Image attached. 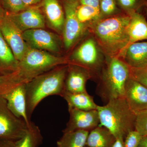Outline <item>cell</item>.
<instances>
[{"label": "cell", "instance_id": "obj_1", "mask_svg": "<svg viewBox=\"0 0 147 147\" xmlns=\"http://www.w3.org/2000/svg\"><path fill=\"white\" fill-rule=\"evenodd\" d=\"M129 15L111 16L99 19L93 25V32L98 44L110 57H121L129 45L127 28Z\"/></svg>", "mask_w": 147, "mask_h": 147}, {"label": "cell", "instance_id": "obj_2", "mask_svg": "<svg viewBox=\"0 0 147 147\" xmlns=\"http://www.w3.org/2000/svg\"><path fill=\"white\" fill-rule=\"evenodd\" d=\"M68 64L59 66L26 84L27 113L30 120L41 100L50 96H61L62 94Z\"/></svg>", "mask_w": 147, "mask_h": 147}, {"label": "cell", "instance_id": "obj_3", "mask_svg": "<svg viewBox=\"0 0 147 147\" xmlns=\"http://www.w3.org/2000/svg\"><path fill=\"white\" fill-rule=\"evenodd\" d=\"M100 124L106 127L115 138L125 139L135 130L136 114L129 108L125 98L109 100L106 105L97 107Z\"/></svg>", "mask_w": 147, "mask_h": 147}, {"label": "cell", "instance_id": "obj_4", "mask_svg": "<svg viewBox=\"0 0 147 147\" xmlns=\"http://www.w3.org/2000/svg\"><path fill=\"white\" fill-rule=\"evenodd\" d=\"M129 77L130 67L120 58L110 57L101 69L96 93L106 102L125 98V84Z\"/></svg>", "mask_w": 147, "mask_h": 147}, {"label": "cell", "instance_id": "obj_5", "mask_svg": "<svg viewBox=\"0 0 147 147\" xmlns=\"http://www.w3.org/2000/svg\"><path fill=\"white\" fill-rule=\"evenodd\" d=\"M68 59L55 56L47 51L29 47L19 61L13 79L19 84H27L35 77L59 66L68 64Z\"/></svg>", "mask_w": 147, "mask_h": 147}, {"label": "cell", "instance_id": "obj_6", "mask_svg": "<svg viewBox=\"0 0 147 147\" xmlns=\"http://www.w3.org/2000/svg\"><path fill=\"white\" fill-rule=\"evenodd\" d=\"M11 76L0 85V97L5 100L14 115L29 126L32 122L27 115L26 84H18L11 79Z\"/></svg>", "mask_w": 147, "mask_h": 147}, {"label": "cell", "instance_id": "obj_7", "mask_svg": "<svg viewBox=\"0 0 147 147\" xmlns=\"http://www.w3.org/2000/svg\"><path fill=\"white\" fill-rule=\"evenodd\" d=\"M29 126L11 111L5 100L0 97V140H19L26 134Z\"/></svg>", "mask_w": 147, "mask_h": 147}, {"label": "cell", "instance_id": "obj_8", "mask_svg": "<svg viewBox=\"0 0 147 147\" xmlns=\"http://www.w3.org/2000/svg\"><path fill=\"white\" fill-rule=\"evenodd\" d=\"M68 59L69 63L84 67L91 73L99 71L103 65L97 43L92 38H88L82 42Z\"/></svg>", "mask_w": 147, "mask_h": 147}, {"label": "cell", "instance_id": "obj_9", "mask_svg": "<svg viewBox=\"0 0 147 147\" xmlns=\"http://www.w3.org/2000/svg\"><path fill=\"white\" fill-rule=\"evenodd\" d=\"M79 2H64L65 20L63 36L65 49L69 50L82 37L86 30V25L79 22L76 15Z\"/></svg>", "mask_w": 147, "mask_h": 147}, {"label": "cell", "instance_id": "obj_10", "mask_svg": "<svg viewBox=\"0 0 147 147\" xmlns=\"http://www.w3.org/2000/svg\"><path fill=\"white\" fill-rule=\"evenodd\" d=\"M23 36L30 48L56 54L61 53L62 43L59 37L44 28L26 31L23 32Z\"/></svg>", "mask_w": 147, "mask_h": 147}, {"label": "cell", "instance_id": "obj_11", "mask_svg": "<svg viewBox=\"0 0 147 147\" xmlns=\"http://www.w3.org/2000/svg\"><path fill=\"white\" fill-rule=\"evenodd\" d=\"M0 31L16 59H23L29 47L23 36V32L6 15L0 24Z\"/></svg>", "mask_w": 147, "mask_h": 147}, {"label": "cell", "instance_id": "obj_12", "mask_svg": "<svg viewBox=\"0 0 147 147\" xmlns=\"http://www.w3.org/2000/svg\"><path fill=\"white\" fill-rule=\"evenodd\" d=\"M69 119L63 132L76 130L89 131L100 124L97 110H83L73 108L68 110Z\"/></svg>", "mask_w": 147, "mask_h": 147}, {"label": "cell", "instance_id": "obj_13", "mask_svg": "<svg viewBox=\"0 0 147 147\" xmlns=\"http://www.w3.org/2000/svg\"><path fill=\"white\" fill-rule=\"evenodd\" d=\"M6 14L23 32L28 30L45 28V16L38 5L29 7L19 13Z\"/></svg>", "mask_w": 147, "mask_h": 147}, {"label": "cell", "instance_id": "obj_14", "mask_svg": "<svg viewBox=\"0 0 147 147\" xmlns=\"http://www.w3.org/2000/svg\"><path fill=\"white\" fill-rule=\"evenodd\" d=\"M125 98L135 114L147 109V88L129 77L125 89Z\"/></svg>", "mask_w": 147, "mask_h": 147}, {"label": "cell", "instance_id": "obj_15", "mask_svg": "<svg viewBox=\"0 0 147 147\" xmlns=\"http://www.w3.org/2000/svg\"><path fill=\"white\" fill-rule=\"evenodd\" d=\"M92 76L91 72L87 69L76 65L69 63L64 89L70 92H87L86 83Z\"/></svg>", "mask_w": 147, "mask_h": 147}, {"label": "cell", "instance_id": "obj_16", "mask_svg": "<svg viewBox=\"0 0 147 147\" xmlns=\"http://www.w3.org/2000/svg\"><path fill=\"white\" fill-rule=\"evenodd\" d=\"M40 5L48 26L62 34L64 26L65 15L58 0H42Z\"/></svg>", "mask_w": 147, "mask_h": 147}, {"label": "cell", "instance_id": "obj_17", "mask_svg": "<svg viewBox=\"0 0 147 147\" xmlns=\"http://www.w3.org/2000/svg\"><path fill=\"white\" fill-rule=\"evenodd\" d=\"M121 57L131 68H146L147 41L135 42L129 44Z\"/></svg>", "mask_w": 147, "mask_h": 147}, {"label": "cell", "instance_id": "obj_18", "mask_svg": "<svg viewBox=\"0 0 147 147\" xmlns=\"http://www.w3.org/2000/svg\"><path fill=\"white\" fill-rule=\"evenodd\" d=\"M128 14L130 16L127 28L129 44L147 40V21L146 18L136 11Z\"/></svg>", "mask_w": 147, "mask_h": 147}, {"label": "cell", "instance_id": "obj_19", "mask_svg": "<svg viewBox=\"0 0 147 147\" xmlns=\"http://www.w3.org/2000/svg\"><path fill=\"white\" fill-rule=\"evenodd\" d=\"M61 96L67 102L68 110L73 108L83 110H97L98 105L87 92L73 93L64 90Z\"/></svg>", "mask_w": 147, "mask_h": 147}, {"label": "cell", "instance_id": "obj_20", "mask_svg": "<svg viewBox=\"0 0 147 147\" xmlns=\"http://www.w3.org/2000/svg\"><path fill=\"white\" fill-rule=\"evenodd\" d=\"M19 61L0 31V75H6L18 70Z\"/></svg>", "mask_w": 147, "mask_h": 147}, {"label": "cell", "instance_id": "obj_21", "mask_svg": "<svg viewBox=\"0 0 147 147\" xmlns=\"http://www.w3.org/2000/svg\"><path fill=\"white\" fill-rule=\"evenodd\" d=\"M116 138L106 127L98 125L89 131L86 142L87 147H112Z\"/></svg>", "mask_w": 147, "mask_h": 147}, {"label": "cell", "instance_id": "obj_22", "mask_svg": "<svg viewBox=\"0 0 147 147\" xmlns=\"http://www.w3.org/2000/svg\"><path fill=\"white\" fill-rule=\"evenodd\" d=\"M89 132L84 130L64 132L56 147H84Z\"/></svg>", "mask_w": 147, "mask_h": 147}, {"label": "cell", "instance_id": "obj_23", "mask_svg": "<svg viewBox=\"0 0 147 147\" xmlns=\"http://www.w3.org/2000/svg\"><path fill=\"white\" fill-rule=\"evenodd\" d=\"M43 137L38 126L31 122L24 137L15 141V147H39Z\"/></svg>", "mask_w": 147, "mask_h": 147}, {"label": "cell", "instance_id": "obj_24", "mask_svg": "<svg viewBox=\"0 0 147 147\" xmlns=\"http://www.w3.org/2000/svg\"><path fill=\"white\" fill-rule=\"evenodd\" d=\"M76 15L79 22L85 25L89 22H96L100 18L99 9L82 5L77 7Z\"/></svg>", "mask_w": 147, "mask_h": 147}, {"label": "cell", "instance_id": "obj_25", "mask_svg": "<svg viewBox=\"0 0 147 147\" xmlns=\"http://www.w3.org/2000/svg\"><path fill=\"white\" fill-rule=\"evenodd\" d=\"M3 8L7 13H19L28 8L22 0H1Z\"/></svg>", "mask_w": 147, "mask_h": 147}, {"label": "cell", "instance_id": "obj_26", "mask_svg": "<svg viewBox=\"0 0 147 147\" xmlns=\"http://www.w3.org/2000/svg\"><path fill=\"white\" fill-rule=\"evenodd\" d=\"M99 9L100 18L114 15L117 10L116 0H100Z\"/></svg>", "mask_w": 147, "mask_h": 147}, {"label": "cell", "instance_id": "obj_27", "mask_svg": "<svg viewBox=\"0 0 147 147\" xmlns=\"http://www.w3.org/2000/svg\"><path fill=\"white\" fill-rule=\"evenodd\" d=\"M135 130L142 136L147 135V109L136 114Z\"/></svg>", "mask_w": 147, "mask_h": 147}, {"label": "cell", "instance_id": "obj_28", "mask_svg": "<svg viewBox=\"0 0 147 147\" xmlns=\"http://www.w3.org/2000/svg\"><path fill=\"white\" fill-rule=\"evenodd\" d=\"M130 76L147 88V67L144 68L130 67Z\"/></svg>", "mask_w": 147, "mask_h": 147}, {"label": "cell", "instance_id": "obj_29", "mask_svg": "<svg viewBox=\"0 0 147 147\" xmlns=\"http://www.w3.org/2000/svg\"><path fill=\"white\" fill-rule=\"evenodd\" d=\"M142 136L136 130L130 131L124 141V147H137Z\"/></svg>", "mask_w": 147, "mask_h": 147}, {"label": "cell", "instance_id": "obj_30", "mask_svg": "<svg viewBox=\"0 0 147 147\" xmlns=\"http://www.w3.org/2000/svg\"><path fill=\"white\" fill-rule=\"evenodd\" d=\"M118 4L122 8L127 11L128 13L136 11L139 0H117Z\"/></svg>", "mask_w": 147, "mask_h": 147}, {"label": "cell", "instance_id": "obj_31", "mask_svg": "<svg viewBox=\"0 0 147 147\" xmlns=\"http://www.w3.org/2000/svg\"><path fill=\"white\" fill-rule=\"evenodd\" d=\"M79 2L81 5L89 6L100 10V0H79Z\"/></svg>", "mask_w": 147, "mask_h": 147}, {"label": "cell", "instance_id": "obj_32", "mask_svg": "<svg viewBox=\"0 0 147 147\" xmlns=\"http://www.w3.org/2000/svg\"><path fill=\"white\" fill-rule=\"evenodd\" d=\"M15 141L0 140V147H15Z\"/></svg>", "mask_w": 147, "mask_h": 147}, {"label": "cell", "instance_id": "obj_33", "mask_svg": "<svg viewBox=\"0 0 147 147\" xmlns=\"http://www.w3.org/2000/svg\"><path fill=\"white\" fill-rule=\"evenodd\" d=\"M27 7L38 5L42 0H22Z\"/></svg>", "mask_w": 147, "mask_h": 147}, {"label": "cell", "instance_id": "obj_34", "mask_svg": "<svg viewBox=\"0 0 147 147\" xmlns=\"http://www.w3.org/2000/svg\"><path fill=\"white\" fill-rule=\"evenodd\" d=\"M124 141L123 138H116L112 147H124Z\"/></svg>", "mask_w": 147, "mask_h": 147}, {"label": "cell", "instance_id": "obj_35", "mask_svg": "<svg viewBox=\"0 0 147 147\" xmlns=\"http://www.w3.org/2000/svg\"><path fill=\"white\" fill-rule=\"evenodd\" d=\"M137 147H147V135L142 136Z\"/></svg>", "mask_w": 147, "mask_h": 147}, {"label": "cell", "instance_id": "obj_36", "mask_svg": "<svg viewBox=\"0 0 147 147\" xmlns=\"http://www.w3.org/2000/svg\"><path fill=\"white\" fill-rule=\"evenodd\" d=\"M6 15V12L3 8L1 3V1L0 0V24L3 20Z\"/></svg>", "mask_w": 147, "mask_h": 147}, {"label": "cell", "instance_id": "obj_37", "mask_svg": "<svg viewBox=\"0 0 147 147\" xmlns=\"http://www.w3.org/2000/svg\"><path fill=\"white\" fill-rule=\"evenodd\" d=\"M12 74L6 75H0V85L10 77Z\"/></svg>", "mask_w": 147, "mask_h": 147}, {"label": "cell", "instance_id": "obj_38", "mask_svg": "<svg viewBox=\"0 0 147 147\" xmlns=\"http://www.w3.org/2000/svg\"><path fill=\"white\" fill-rule=\"evenodd\" d=\"M64 2H75L79 1V0H63Z\"/></svg>", "mask_w": 147, "mask_h": 147}, {"label": "cell", "instance_id": "obj_39", "mask_svg": "<svg viewBox=\"0 0 147 147\" xmlns=\"http://www.w3.org/2000/svg\"><path fill=\"white\" fill-rule=\"evenodd\" d=\"M146 12H147V3H146Z\"/></svg>", "mask_w": 147, "mask_h": 147}, {"label": "cell", "instance_id": "obj_40", "mask_svg": "<svg viewBox=\"0 0 147 147\" xmlns=\"http://www.w3.org/2000/svg\"><path fill=\"white\" fill-rule=\"evenodd\" d=\"M84 147H87L86 146H85Z\"/></svg>", "mask_w": 147, "mask_h": 147}]
</instances>
